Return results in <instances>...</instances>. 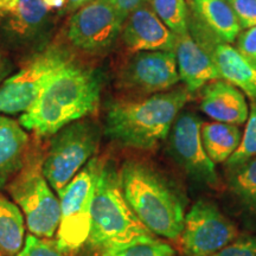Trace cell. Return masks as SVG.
<instances>
[{
    "instance_id": "cell-1",
    "label": "cell",
    "mask_w": 256,
    "mask_h": 256,
    "mask_svg": "<svg viewBox=\"0 0 256 256\" xmlns=\"http://www.w3.org/2000/svg\"><path fill=\"white\" fill-rule=\"evenodd\" d=\"M101 90V74L72 60L48 80L19 124L38 136H54L66 124L94 114Z\"/></svg>"
},
{
    "instance_id": "cell-2",
    "label": "cell",
    "mask_w": 256,
    "mask_h": 256,
    "mask_svg": "<svg viewBox=\"0 0 256 256\" xmlns=\"http://www.w3.org/2000/svg\"><path fill=\"white\" fill-rule=\"evenodd\" d=\"M191 92L185 86L168 92L108 104L104 134L127 148L148 151L168 139L176 118L188 104Z\"/></svg>"
},
{
    "instance_id": "cell-3",
    "label": "cell",
    "mask_w": 256,
    "mask_h": 256,
    "mask_svg": "<svg viewBox=\"0 0 256 256\" xmlns=\"http://www.w3.org/2000/svg\"><path fill=\"white\" fill-rule=\"evenodd\" d=\"M128 206L154 235L177 240L183 232L186 200L183 192L148 162L128 159L119 170Z\"/></svg>"
},
{
    "instance_id": "cell-4",
    "label": "cell",
    "mask_w": 256,
    "mask_h": 256,
    "mask_svg": "<svg viewBox=\"0 0 256 256\" xmlns=\"http://www.w3.org/2000/svg\"><path fill=\"white\" fill-rule=\"evenodd\" d=\"M156 235L138 218L121 188L119 170L112 160H101L92 206L88 247L98 256L156 241Z\"/></svg>"
},
{
    "instance_id": "cell-5",
    "label": "cell",
    "mask_w": 256,
    "mask_h": 256,
    "mask_svg": "<svg viewBox=\"0 0 256 256\" xmlns=\"http://www.w3.org/2000/svg\"><path fill=\"white\" fill-rule=\"evenodd\" d=\"M43 160L38 147L28 150L22 168L8 184V192L23 211L32 235L51 238L58 230L60 206L43 174Z\"/></svg>"
},
{
    "instance_id": "cell-6",
    "label": "cell",
    "mask_w": 256,
    "mask_h": 256,
    "mask_svg": "<svg viewBox=\"0 0 256 256\" xmlns=\"http://www.w3.org/2000/svg\"><path fill=\"white\" fill-rule=\"evenodd\" d=\"M101 130L94 121L81 119L54 134L43 160V174L57 194L98 151Z\"/></svg>"
},
{
    "instance_id": "cell-7",
    "label": "cell",
    "mask_w": 256,
    "mask_h": 256,
    "mask_svg": "<svg viewBox=\"0 0 256 256\" xmlns=\"http://www.w3.org/2000/svg\"><path fill=\"white\" fill-rule=\"evenodd\" d=\"M101 160L92 156L58 194L60 220L56 244L64 254L78 250L88 240Z\"/></svg>"
},
{
    "instance_id": "cell-8",
    "label": "cell",
    "mask_w": 256,
    "mask_h": 256,
    "mask_svg": "<svg viewBox=\"0 0 256 256\" xmlns=\"http://www.w3.org/2000/svg\"><path fill=\"white\" fill-rule=\"evenodd\" d=\"M69 52L52 46L34 55L17 74L0 83V115L24 114L57 70L72 62Z\"/></svg>"
},
{
    "instance_id": "cell-9",
    "label": "cell",
    "mask_w": 256,
    "mask_h": 256,
    "mask_svg": "<svg viewBox=\"0 0 256 256\" xmlns=\"http://www.w3.org/2000/svg\"><path fill=\"white\" fill-rule=\"evenodd\" d=\"M202 121L190 110H182L168 136V150L176 164L190 180L200 186L217 188L220 178L208 156L200 138Z\"/></svg>"
},
{
    "instance_id": "cell-10",
    "label": "cell",
    "mask_w": 256,
    "mask_h": 256,
    "mask_svg": "<svg viewBox=\"0 0 256 256\" xmlns=\"http://www.w3.org/2000/svg\"><path fill=\"white\" fill-rule=\"evenodd\" d=\"M236 236L235 224L214 202L200 198L185 215L180 242L188 256H212Z\"/></svg>"
},
{
    "instance_id": "cell-11",
    "label": "cell",
    "mask_w": 256,
    "mask_h": 256,
    "mask_svg": "<svg viewBox=\"0 0 256 256\" xmlns=\"http://www.w3.org/2000/svg\"><path fill=\"white\" fill-rule=\"evenodd\" d=\"M180 82L174 51L134 52L121 66L118 86L136 96L168 92Z\"/></svg>"
},
{
    "instance_id": "cell-12",
    "label": "cell",
    "mask_w": 256,
    "mask_h": 256,
    "mask_svg": "<svg viewBox=\"0 0 256 256\" xmlns=\"http://www.w3.org/2000/svg\"><path fill=\"white\" fill-rule=\"evenodd\" d=\"M124 18L104 0H92L70 19L66 36L76 49L90 55L107 52L121 34Z\"/></svg>"
},
{
    "instance_id": "cell-13",
    "label": "cell",
    "mask_w": 256,
    "mask_h": 256,
    "mask_svg": "<svg viewBox=\"0 0 256 256\" xmlns=\"http://www.w3.org/2000/svg\"><path fill=\"white\" fill-rule=\"evenodd\" d=\"M121 37L130 52L174 51L177 36L160 20L151 6L144 4L124 20Z\"/></svg>"
},
{
    "instance_id": "cell-14",
    "label": "cell",
    "mask_w": 256,
    "mask_h": 256,
    "mask_svg": "<svg viewBox=\"0 0 256 256\" xmlns=\"http://www.w3.org/2000/svg\"><path fill=\"white\" fill-rule=\"evenodd\" d=\"M200 110L217 122L236 126L244 124L249 115L244 92L223 78L204 86L200 96Z\"/></svg>"
},
{
    "instance_id": "cell-15",
    "label": "cell",
    "mask_w": 256,
    "mask_h": 256,
    "mask_svg": "<svg viewBox=\"0 0 256 256\" xmlns=\"http://www.w3.org/2000/svg\"><path fill=\"white\" fill-rule=\"evenodd\" d=\"M174 55L180 82L190 92H197L209 82L220 78L212 57L194 40L190 32L177 36Z\"/></svg>"
},
{
    "instance_id": "cell-16",
    "label": "cell",
    "mask_w": 256,
    "mask_h": 256,
    "mask_svg": "<svg viewBox=\"0 0 256 256\" xmlns=\"http://www.w3.org/2000/svg\"><path fill=\"white\" fill-rule=\"evenodd\" d=\"M191 8L200 25L218 43L232 44L242 28L226 0H191Z\"/></svg>"
},
{
    "instance_id": "cell-17",
    "label": "cell",
    "mask_w": 256,
    "mask_h": 256,
    "mask_svg": "<svg viewBox=\"0 0 256 256\" xmlns=\"http://www.w3.org/2000/svg\"><path fill=\"white\" fill-rule=\"evenodd\" d=\"M28 151V136L17 121L0 115V188L18 174Z\"/></svg>"
},
{
    "instance_id": "cell-18",
    "label": "cell",
    "mask_w": 256,
    "mask_h": 256,
    "mask_svg": "<svg viewBox=\"0 0 256 256\" xmlns=\"http://www.w3.org/2000/svg\"><path fill=\"white\" fill-rule=\"evenodd\" d=\"M220 78L247 94L256 101V70L243 57L240 51L226 43H218L211 52Z\"/></svg>"
},
{
    "instance_id": "cell-19",
    "label": "cell",
    "mask_w": 256,
    "mask_h": 256,
    "mask_svg": "<svg viewBox=\"0 0 256 256\" xmlns=\"http://www.w3.org/2000/svg\"><path fill=\"white\" fill-rule=\"evenodd\" d=\"M200 138L206 154L214 164L226 162L241 142L238 126L223 122H206L200 126Z\"/></svg>"
},
{
    "instance_id": "cell-20",
    "label": "cell",
    "mask_w": 256,
    "mask_h": 256,
    "mask_svg": "<svg viewBox=\"0 0 256 256\" xmlns=\"http://www.w3.org/2000/svg\"><path fill=\"white\" fill-rule=\"evenodd\" d=\"M25 224L17 204L0 194V256H14L22 250Z\"/></svg>"
},
{
    "instance_id": "cell-21",
    "label": "cell",
    "mask_w": 256,
    "mask_h": 256,
    "mask_svg": "<svg viewBox=\"0 0 256 256\" xmlns=\"http://www.w3.org/2000/svg\"><path fill=\"white\" fill-rule=\"evenodd\" d=\"M226 184L238 206L256 220V156L228 171Z\"/></svg>"
},
{
    "instance_id": "cell-22",
    "label": "cell",
    "mask_w": 256,
    "mask_h": 256,
    "mask_svg": "<svg viewBox=\"0 0 256 256\" xmlns=\"http://www.w3.org/2000/svg\"><path fill=\"white\" fill-rule=\"evenodd\" d=\"M48 10L43 0H18L14 8L6 14L8 31L22 38L34 36L46 23Z\"/></svg>"
},
{
    "instance_id": "cell-23",
    "label": "cell",
    "mask_w": 256,
    "mask_h": 256,
    "mask_svg": "<svg viewBox=\"0 0 256 256\" xmlns=\"http://www.w3.org/2000/svg\"><path fill=\"white\" fill-rule=\"evenodd\" d=\"M148 4L176 36H183L190 32L186 0H148Z\"/></svg>"
},
{
    "instance_id": "cell-24",
    "label": "cell",
    "mask_w": 256,
    "mask_h": 256,
    "mask_svg": "<svg viewBox=\"0 0 256 256\" xmlns=\"http://www.w3.org/2000/svg\"><path fill=\"white\" fill-rule=\"evenodd\" d=\"M256 156V101L252 100L249 107L247 127L242 134L241 142L234 154L226 162V170L230 171Z\"/></svg>"
},
{
    "instance_id": "cell-25",
    "label": "cell",
    "mask_w": 256,
    "mask_h": 256,
    "mask_svg": "<svg viewBox=\"0 0 256 256\" xmlns=\"http://www.w3.org/2000/svg\"><path fill=\"white\" fill-rule=\"evenodd\" d=\"M110 256H176V250L171 244L156 238L153 242L130 246Z\"/></svg>"
},
{
    "instance_id": "cell-26",
    "label": "cell",
    "mask_w": 256,
    "mask_h": 256,
    "mask_svg": "<svg viewBox=\"0 0 256 256\" xmlns=\"http://www.w3.org/2000/svg\"><path fill=\"white\" fill-rule=\"evenodd\" d=\"M14 256H66L57 248L56 242L49 241V238H42L30 235L25 238L22 250Z\"/></svg>"
},
{
    "instance_id": "cell-27",
    "label": "cell",
    "mask_w": 256,
    "mask_h": 256,
    "mask_svg": "<svg viewBox=\"0 0 256 256\" xmlns=\"http://www.w3.org/2000/svg\"><path fill=\"white\" fill-rule=\"evenodd\" d=\"M242 30L256 26V0H226Z\"/></svg>"
},
{
    "instance_id": "cell-28",
    "label": "cell",
    "mask_w": 256,
    "mask_h": 256,
    "mask_svg": "<svg viewBox=\"0 0 256 256\" xmlns=\"http://www.w3.org/2000/svg\"><path fill=\"white\" fill-rule=\"evenodd\" d=\"M212 256H256V235L236 238Z\"/></svg>"
},
{
    "instance_id": "cell-29",
    "label": "cell",
    "mask_w": 256,
    "mask_h": 256,
    "mask_svg": "<svg viewBox=\"0 0 256 256\" xmlns=\"http://www.w3.org/2000/svg\"><path fill=\"white\" fill-rule=\"evenodd\" d=\"M238 50L256 70V26L240 34L238 37Z\"/></svg>"
},
{
    "instance_id": "cell-30",
    "label": "cell",
    "mask_w": 256,
    "mask_h": 256,
    "mask_svg": "<svg viewBox=\"0 0 256 256\" xmlns=\"http://www.w3.org/2000/svg\"><path fill=\"white\" fill-rule=\"evenodd\" d=\"M113 8L118 14H120L126 20V18L132 14L134 10L144 4H147L148 0H104Z\"/></svg>"
},
{
    "instance_id": "cell-31",
    "label": "cell",
    "mask_w": 256,
    "mask_h": 256,
    "mask_svg": "<svg viewBox=\"0 0 256 256\" xmlns=\"http://www.w3.org/2000/svg\"><path fill=\"white\" fill-rule=\"evenodd\" d=\"M17 2L18 0H0V17L8 14L17 5Z\"/></svg>"
},
{
    "instance_id": "cell-32",
    "label": "cell",
    "mask_w": 256,
    "mask_h": 256,
    "mask_svg": "<svg viewBox=\"0 0 256 256\" xmlns=\"http://www.w3.org/2000/svg\"><path fill=\"white\" fill-rule=\"evenodd\" d=\"M92 0H66V8L69 10H78L84 5L89 4Z\"/></svg>"
},
{
    "instance_id": "cell-33",
    "label": "cell",
    "mask_w": 256,
    "mask_h": 256,
    "mask_svg": "<svg viewBox=\"0 0 256 256\" xmlns=\"http://www.w3.org/2000/svg\"><path fill=\"white\" fill-rule=\"evenodd\" d=\"M8 62H6L4 55H2V51H0V83L4 81V78H6V75H8Z\"/></svg>"
},
{
    "instance_id": "cell-34",
    "label": "cell",
    "mask_w": 256,
    "mask_h": 256,
    "mask_svg": "<svg viewBox=\"0 0 256 256\" xmlns=\"http://www.w3.org/2000/svg\"><path fill=\"white\" fill-rule=\"evenodd\" d=\"M48 8H63L66 5V0H43Z\"/></svg>"
}]
</instances>
